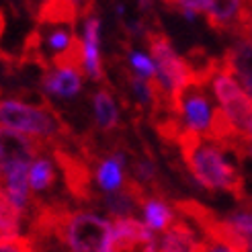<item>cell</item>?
<instances>
[{
	"label": "cell",
	"instance_id": "obj_1",
	"mask_svg": "<svg viewBox=\"0 0 252 252\" xmlns=\"http://www.w3.org/2000/svg\"><path fill=\"white\" fill-rule=\"evenodd\" d=\"M0 127L37 137L47 146H74L80 137L43 94L27 88L15 94L0 93Z\"/></svg>",
	"mask_w": 252,
	"mask_h": 252
},
{
	"label": "cell",
	"instance_id": "obj_2",
	"mask_svg": "<svg viewBox=\"0 0 252 252\" xmlns=\"http://www.w3.org/2000/svg\"><path fill=\"white\" fill-rule=\"evenodd\" d=\"M185 170L207 193L223 191L232 195L238 203L246 201V183L242 172L225 160V152L209 142L205 135L191 129H183L176 140Z\"/></svg>",
	"mask_w": 252,
	"mask_h": 252
},
{
	"label": "cell",
	"instance_id": "obj_3",
	"mask_svg": "<svg viewBox=\"0 0 252 252\" xmlns=\"http://www.w3.org/2000/svg\"><path fill=\"white\" fill-rule=\"evenodd\" d=\"M172 209L179 211L183 220H191L203 232L205 240L230 248L232 252H248V244L244 236L225 220L216 209L207 207L197 199H174Z\"/></svg>",
	"mask_w": 252,
	"mask_h": 252
},
{
	"label": "cell",
	"instance_id": "obj_4",
	"mask_svg": "<svg viewBox=\"0 0 252 252\" xmlns=\"http://www.w3.org/2000/svg\"><path fill=\"white\" fill-rule=\"evenodd\" d=\"M52 158L64 174L68 195L76 203H96V195L93 189L94 168L78 150V142L74 146H52Z\"/></svg>",
	"mask_w": 252,
	"mask_h": 252
},
{
	"label": "cell",
	"instance_id": "obj_5",
	"mask_svg": "<svg viewBox=\"0 0 252 252\" xmlns=\"http://www.w3.org/2000/svg\"><path fill=\"white\" fill-rule=\"evenodd\" d=\"M52 152V146L37 140V137L25 135L21 131L0 127V183L4 172L15 164H33L37 158Z\"/></svg>",
	"mask_w": 252,
	"mask_h": 252
},
{
	"label": "cell",
	"instance_id": "obj_6",
	"mask_svg": "<svg viewBox=\"0 0 252 252\" xmlns=\"http://www.w3.org/2000/svg\"><path fill=\"white\" fill-rule=\"evenodd\" d=\"M211 111V100L205 93V86L189 84L179 94L172 96V113L183 121L187 129L201 135L209 129Z\"/></svg>",
	"mask_w": 252,
	"mask_h": 252
},
{
	"label": "cell",
	"instance_id": "obj_7",
	"mask_svg": "<svg viewBox=\"0 0 252 252\" xmlns=\"http://www.w3.org/2000/svg\"><path fill=\"white\" fill-rule=\"evenodd\" d=\"M211 88L216 93L221 109L225 111V115L236 125V129L240 133H246L252 123V100L244 94L240 84L228 74H223L220 68V72L211 80Z\"/></svg>",
	"mask_w": 252,
	"mask_h": 252
},
{
	"label": "cell",
	"instance_id": "obj_8",
	"mask_svg": "<svg viewBox=\"0 0 252 252\" xmlns=\"http://www.w3.org/2000/svg\"><path fill=\"white\" fill-rule=\"evenodd\" d=\"M105 252H156V238L140 220H117Z\"/></svg>",
	"mask_w": 252,
	"mask_h": 252
},
{
	"label": "cell",
	"instance_id": "obj_9",
	"mask_svg": "<svg viewBox=\"0 0 252 252\" xmlns=\"http://www.w3.org/2000/svg\"><path fill=\"white\" fill-rule=\"evenodd\" d=\"M33 21L37 27H70L80 21V2L68 0H47L33 8Z\"/></svg>",
	"mask_w": 252,
	"mask_h": 252
},
{
	"label": "cell",
	"instance_id": "obj_10",
	"mask_svg": "<svg viewBox=\"0 0 252 252\" xmlns=\"http://www.w3.org/2000/svg\"><path fill=\"white\" fill-rule=\"evenodd\" d=\"M207 242L199 240L187 220L174 218V221L162 232L158 252H205Z\"/></svg>",
	"mask_w": 252,
	"mask_h": 252
},
{
	"label": "cell",
	"instance_id": "obj_11",
	"mask_svg": "<svg viewBox=\"0 0 252 252\" xmlns=\"http://www.w3.org/2000/svg\"><path fill=\"white\" fill-rule=\"evenodd\" d=\"M93 113H94V129L100 135H105V142L117 137V129L121 127V123H119L117 103H115V98H113L111 88L100 86L94 91V94H93Z\"/></svg>",
	"mask_w": 252,
	"mask_h": 252
},
{
	"label": "cell",
	"instance_id": "obj_12",
	"mask_svg": "<svg viewBox=\"0 0 252 252\" xmlns=\"http://www.w3.org/2000/svg\"><path fill=\"white\" fill-rule=\"evenodd\" d=\"M84 72L88 78L94 82H105L107 74L103 70V62H100V21L96 15H91L84 19ZM111 86V84H109Z\"/></svg>",
	"mask_w": 252,
	"mask_h": 252
},
{
	"label": "cell",
	"instance_id": "obj_13",
	"mask_svg": "<svg viewBox=\"0 0 252 252\" xmlns=\"http://www.w3.org/2000/svg\"><path fill=\"white\" fill-rule=\"evenodd\" d=\"M84 74L72 72V70H49L41 74V86L43 91L60 96V98H72L82 91Z\"/></svg>",
	"mask_w": 252,
	"mask_h": 252
},
{
	"label": "cell",
	"instance_id": "obj_14",
	"mask_svg": "<svg viewBox=\"0 0 252 252\" xmlns=\"http://www.w3.org/2000/svg\"><path fill=\"white\" fill-rule=\"evenodd\" d=\"M238 15H240V2H213L205 10V21L209 27L220 35H234L238 31Z\"/></svg>",
	"mask_w": 252,
	"mask_h": 252
},
{
	"label": "cell",
	"instance_id": "obj_15",
	"mask_svg": "<svg viewBox=\"0 0 252 252\" xmlns=\"http://www.w3.org/2000/svg\"><path fill=\"white\" fill-rule=\"evenodd\" d=\"M49 154H52V152H49ZM56 179H58V170H56L54 160L49 158L47 154L41 156V158H37L33 164L29 166V189H31V195L49 191V189L56 185Z\"/></svg>",
	"mask_w": 252,
	"mask_h": 252
},
{
	"label": "cell",
	"instance_id": "obj_16",
	"mask_svg": "<svg viewBox=\"0 0 252 252\" xmlns=\"http://www.w3.org/2000/svg\"><path fill=\"white\" fill-rule=\"evenodd\" d=\"M144 218H146V225L150 230L164 232L174 221V211L170 209V205L164 199L150 197L146 201V205H144Z\"/></svg>",
	"mask_w": 252,
	"mask_h": 252
},
{
	"label": "cell",
	"instance_id": "obj_17",
	"mask_svg": "<svg viewBox=\"0 0 252 252\" xmlns=\"http://www.w3.org/2000/svg\"><path fill=\"white\" fill-rule=\"evenodd\" d=\"M121 47L125 49V54H127L129 70H131L133 74H137V76L144 78V80H154V78L158 76L154 62L150 60L148 56H144L142 52H135V49H131L129 43H127V39H123V41H121Z\"/></svg>",
	"mask_w": 252,
	"mask_h": 252
},
{
	"label": "cell",
	"instance_id": "obj_18",
	"mask_svg": "<svg viewBox=\"0 0 252 252\" xmlns=\"http://www.w3.org/2000/svg\"><path fill=\"white\" fill-rule=\"evenodd\" d=\"M236 39H242L252 45V2H240Z\"/></svg>",
	"mask_w": 252,
	"mask_h": 252
},
{
	"label": "cell",
	"instance_id": "obj_19",
	"mask_svg": "<svg viewBox=\"0 0 252 252\" xmlns=\"http://www.w3.org/2000/svg\"><path fill=\"white\" fill-rule=\"evenodd\" d=\"M0 252H45V250L37 246L29 236H19L17 240L8 244H0Z\"/></svg>",
	"mask_w": 252,
	"mask_h": 252
},
{
	"label": "cell",
	"instance_id": "obj_20",
	"mask_svg": "<svg viewBox=\"0 0 252 252\" xmlns=\"http://www.w3.org/2000/svg\"><path fill=\"white\" fill-rule=\"evenodd\" d=\"M205 240V238H203ZM207 242V240H205ZM205 252H232L230 248H225V246H220V244H213V242H207V246H205Z\"/></svg>",
	"mask_w": 252,
	"mask_h": 252
},
{
	"label": "cell",
	"instance_id": "obj_21",
	"mask_svg": "<svg viewBox=\"0 0 252 252\" xmlns=\"http://www.w3.org/2000/svg\"><path fill=\"white\" fill-rule=\"evenodd\" d=\"M4 25H6V19H4V10L0 8V39H2V33H4ZM4 52L0 49V56H2Z\"/></svg>",
	"mask_w": 252,
	"mask_h": 252
},
{
	"label": "cell",
	"instance_id": "obj_22",
	"mask_svg": "<svg viewBox=\"0 0 252 252\" xmlns=\"http://www.w3.org/2000/svg\"><path fill=\"white\" fill-rule=\"evenodd\" d=\"M240 209H246V211H252V199H246L244 203H240Z\"/></svg>",
	"mask_w": 252,
	"mask_h": 252
},
{
	"label": "cell",
	"instance_id": "obj_23",
	"mask_svg": "<svg viewBox=\"0 0 252 252\" xmlns=\"http://www.w3.org/2000/svg\"><path fill=\"white\" fill-rule=\"evenodd\" d=\"M246 135L250 137V140H252V123H250V127H248V131H246Z\"/></svg>",
	"mask_w": 252,
	"mask_h": 252
}]
</instances>
